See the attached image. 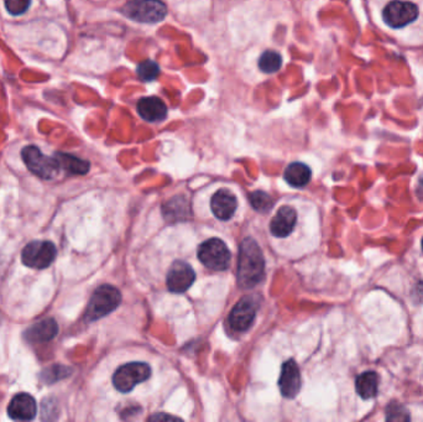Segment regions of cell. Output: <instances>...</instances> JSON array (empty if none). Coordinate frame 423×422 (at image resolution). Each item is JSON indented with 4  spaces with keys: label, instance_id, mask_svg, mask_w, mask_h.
I'll return each instance as SVG.
<instances>
[{
    "label": "cell",
    "instance_id": "cell-1",
    "mask_svg": "<svg viewBox=\"0 0 423 422\" xmlns=\"http://www.w3.org/2000/svg\"><path fill=\"white\" fill-rule=\"evenodd\" d=\"M265 272L263 251L253 238L243 240L239 249L237 282L243 289H252L261 282Z\"/></svg>",
    "mask_w": 423,
    "mask_h": 422
},
{
    "label": "cell",
    "instance_id": "cell-2",
    "mask_svg": "<svg viewBox=\"0 0 423 422\" xmlns=\"http://www.w3.org/2000/svg\"><path fill=\"white\" fill-rule=\"evenodd\" d=\"M122 303V295L117 287L112 285L99 286L89 300L86 319L89 322L97 321L99 318L113 312Z\"/></svg>",
    "mask_w": 423,
    "mask_h": 422
},
{
    "label": "cell",
    "instance_id": "cell-3",
    "mask_svg": "<svg viewBox=\"0 0 423 422\" xmlns=\"http://www.w3.org/2000/svg\"><path fill=\"white\" fill-rule=\"evenodd\" d=\"M122 13L126 18L144 24H156L165 19L167 8L161 0H130Z\"/></svg>",
    "mask_w": 423,
    "mask_h": 422
},
{
    "label": "cell",
    "instance_id": "cell-4",
    "mask_svg": "<svg viewBox=\"0 0 423 422\" xmlns=\"http://www.w3.org/2000/svg\"><path fill=\"white\" fill-rule=\"evenodd\" d=\"M21 157L30 171L44 180H51L60 172V165L56 157H48L42 154L37 146H25L21 152Z\"/></svg>",
    "mask_w": 423,
    "mask_h": 422
},
{
    "label": "cell",
    "instance_id": "cell-5",
    "mask_svg": "<svg viewBox=\"0 0 423 422\" xmlns=\"http://www.w3.org/2000/svg\"><path fill=\"white\" fill-rule=\"evenodd\" d=\"M230 251L223 240L212 238L198 248V259L212 270L222 271L229 268Z\"/></svg>",
    "mask_w": 423,
    "mask_h": 422
},
{
    "label": "cell",
    "instance_id": "cell-6",
    "mask_svg": "<svg viewBox=\"0 0 423 422\" xmlns=\"http://www.w3.org/2000/svg\"><path fill=\"white\" fill-rule=\"evenodd\" d=\"M151 376V368L146 363L134 362L120 367L113 376V384L120 393H129L135 386L148 381Z\"/></svg>",
    "mask_w": 423,
    "mask_h": 422
},
{
    "label": "cell",
    "instance_id": "cell-7",
    "mask_svg": "<svg viewBox=\"0 0 423 422\" xmlns=\"http://www.w3.org/2000/svg\"><path fill=\"white\" fill-rule=\"evenodd\" d=\"M57 249L52 242L37 240L26 245L21 261L32 269H46L56 259Z\"/></svg>",
    "mask_w": 423,
    "mask_h": 422
},
{
    "label": "cell",
    "instance_id": "cell-8",
    "mask_svg": "<svg viewBox=\"0 0 423 422\" xmlns=\"http://www.w3.org/2000/svg\"><path fill=\"white\" fill-rule=\"evenodd\" d=\"M418 13V6L411 1L392 0L384 8L382 19L387 27L403 29L417 19Z\"/></svg>",
    "mask_w": 423,
    "mask_h": 422
},
{
    "label": "cell",
    "instance_id": "cell-9",
    "mask_svg": "<svg viewBox=\"0 0 423 422\" xmlns=\"http://www.w3.org/2000/svg\"><path fill=\"white\" fill-rule=\"evenodd\" d=\"M195 280H196V275L192 266L188 265L185 261H175L169 270L166 284L171 292L182 294L192 286Z\"/></svg>",
    "mask_w": 423,
    "mask_h": 422
},
{
    "label": "cell",
    "instance_id": "cell-10",
    "mask_svg": "<svg viewBox=\"0 0 423 422\" xmlns=\"http://www.w3.org/2000/svg\"><path fill=\"white\" fill-rule=\"evenodd\" d=\"M256 313V303L250 296H245L234 306L229 316V324L234 331L244 332L253 324Z\"/></svg>",
    "mask_w": 423,
    "mask_h": 422
},
{
    "label": "cell",
    "instance_id": "cell-11",
    "mask_svg": "<svg viewBox=\"0 0 423 422\" xmlns=\"http://www.w3.org/2000/svg\"><path fill=\"white\" fill-rule=\"evenodd\" d=\"M279 386L281 394L287 399H292L299 394L301 389V373L299 365L294 360H287L282 365Z\"/></svg>",
    "mask_w": 423,
    "mask_h": 422
},
{
    "label": "cell",
    "instance_id": "cell-12",
    "mask_svg": "<svg viewBox=\"0 0 423 422\" xmlns=\"http://www.w3.org/2000/svg\"><path fill=\"white\" fill-rule=\"evenodd\" d=\"M37 402L29 394H18L8 407V415L16 421H30L37 416Z\"/></svg>",
    "mask_w": 423,
    "mask_h": 422
},
{
    "label": "cell",
    "instance_id": "cell-13",
    "mask_svg": "<svg viewBox=\"0 0 423 422\" xmlns=\"http://www.w3.org/2000/svg\"><path fill=\"white\" fill-rule=\"evenodd\" d=\"M297 220V213L292 207L284 206L275 214L274 218L270 222V232L274 237L285 238L291 235Z\"/></svg>",
    "mask_w": 423,
    "mask_h": 422
},
{
    "label": "cell",
    "instance_id": "cell-14",
    "mask_svg": "<svg viewBox=\"0 0 423 422\" xmlns=\"http://www.w3.org/2000/svg\"><path fill=\"white\" fill-rule=\"evenodd\" d=\"M211 207L212 212L217 218L228 220L237 211V198L228 190H219L212 197Z\"/></svg>",
    "mask_w": 423,
    "mask_h": 422
},
{
    "label": "cell",
    "instance_id": "cell-15",
    "mask_svg": "<svg viewBox=\"0 0 423 422\" xmlns=\"http://www.w3.org/2000/svg\"><path fill=\"white\" fill-rule=\"evenodd\" d=\"M57 334L58 324L56 321L53 318H46L26 329L24 337L30 343H45L55 338Z\"/></svg>",
    "mask_w": 423,
    "mask_h": 422
},
{
    "label": "cell",
    "instance_id": "cell-16",
    "mask_svg": "<svg viewBox=\"0 0 423 422\" xmlns=\"http://www.w3.org/2000/svg\"><path fill=\"white\" fill-rule=\"evenodd\" d=\"M138 113L146 121H161L167 115V107L157 97H146L140 99L138 103Z\"/></svg>",
    "mask_w": 423,
    "mask_h": 422
},
{
    "label": "cell",
    "instance_id": "cell-17",
    "mask_svg": "<svg viewBox=\"0 0 423 422\" xmlns=\"http://www.w3.org/2000/svg\"><path fill=\"white\" fill-rule=\"evenodd\" d=\"M356 393L360 395L361 399L369 400L375 397L379 389V376L375 371H365L356 378Z\"/></svg>",
    "mask_w": 423,
    "mask_h": 422
},
{
    "label": "cell",
    "instance_id": "cell-18",
    "mask_svg": "<svg viewBox=\"0 0 423 422\" xmlns=\"http://www.w3.org/2000/svg\"><path fill=\"white\" fill-rule=\"evenodd\" d=\"M285 180L292 187H304L310 183L311 169L302 162H294L286 169Z\"/></svg>",
    "mask_w": 423,
    "mask_h": 422
},
{
    "label": "cell",
    "instance_id": "cell-19",
    "mask_svg": "<svg viewBox=\"0 0 423 422\" xmlns=\"http://www.w3.org/2000/svg\"><path fill=\"white\" fill-rule=\"evenodd\" d=\"M55 157L58 161L60 169H63L71 175H84L89 171V162L82 160L79 157H73L71 154L57 152Z\"/></svg>",
    "mask_w": 423,
    "mask_h": 422
},
{
    "label": "cell",
    "instance_id": "cell-20",
    "mask_svg": "<svg viewBox=\"0 0 423 422\" xmlns=\"http://www.w3.org/2000/svg\"><path fill=\"white\" fill-rule=\"evenodd\" d=\"M164 213H165L166 219L176 222V220L190 217L191 209H190V204L187 202L186 198L175 197L165 204Z\"/></svg>",
    "mask_w": 423,
    "mask_h": 422
},
{
    "label": "cell",
    "instance_id": "cell-21",
    "mask_svg": "<svg viewBox=\"0 0 423 422\" xmlns=\"http://www.w3.org/2000/svg\"><path fill=\"white\" fill-rule=\"evenodd\" d=\"M281 65L282 58L275 51H265L259 58V68L265 73L278 72Z\"/></svg>",
    "mask_w": 423,
    "mask_h": 422
},
{
    "label": "cell",
    "instance_id": "cell-22",
    "mask_svg": "<svg viewBox=\"0 0 423 422\" xmlns=\"http://www.w3.org/2000/svg\"><path fill=\"white\" fill-rule=\"evenodd\" d=\"M136 72H138V76H139L140 79H143V81L151 82V81H154V79L159 77V74H160V67H159L157 63L154 62V61H150L149 60V61H145V62L140 63L139 66H138V70H136Z\"/></svg>",
    "mask_w": 423,
    "mask_h": 422
},
{
    "label": "cell",
    "instance_id": "cell-23",
    "mask_svg": "<svg viewBox=\"0 0 423 422\" xmlns=\"http://www.w3.org/2000/svg\"><path fill=\"white\" fill-rule=\"evenodd\" d=\"M250 202L254 209L259 212H268L273 207V199L268 196V193L256 191L250 194Z\"/></svg>",
    "mask_w": 423,
    "mask_h": 422
},
{
    "label": "cell",
    "instance_id": "cell-24",
    "mask_svg": "<svg viewBox=\"0 0 423 422\" xmlns=\"http://www.w3.org/2000/svg\"><path fill=\"white\" fill-rule=\"evenodd\" d=\"M386 420L387 421H408L410 415L403 405L392 402L386 409Z\"/></svg>",
    "mask_w": 423,
    "mask_h": 422
},
{
    "label": "cell",
    "instance_id": "cell-25",
    "mask_svg": "<svg viewBox=\"0 0 423 422\" xmlns=\"http://www.w3.org/2000/svg\"><path fill=\"white\" fill-rule=\"evenodd\" d=\"M32 0H4L6 9L11 15L18 16L25 14L30 8Z\"/></svg>",
    "mask_w": 423,
    "mask_h": 422
},
{
    "label": "cell",
    "instance_id": "cell-26",
    "mask_svg": "<svg viewBox=\"0 0 423 422\" xmlns=\"http://www.w3.org/2000/svg\"><path fill=\"white\" fill-rule=\"evenodd\" d=\"M67 376H70V369L67 367L56 365V367H52L50 369L45 370L44 374H42V378H45L47 384H52L53 381H60V379H63Z\"/></svg>",
    "mask_w": 423,
    "mask_h": 422
},
{
    "label": "cell",
    "instance_id": "cell-27",
    "mask_svg": "<svg viewBox=\"0 0 423 422\" xmlns=\"http://www.w3.org/2000/svg\"><path fill=\"white\" fill-rule=\"evenodd\" d=\"M162 418H169V420H175L177 417L166 416V415H157V416L151 417L150 420H162Z\"/></svg>",
    "mask_w": 423,
    "mask_h": 422
},
{
    "label": "cell",
    "instance_id": "cell-28",
    "mask_svg": "<svg viewBox=\"0 0 423 422\" xmlns=\"http://www.w3.org/2000/svg\"><path fill=\"white\" fill-rule=\"evenodd\" d=\"M422 251H423V239H422Z\"/></svg>",
    "mask_w": 423,
    "mask_h": 422
}]
</instances>
